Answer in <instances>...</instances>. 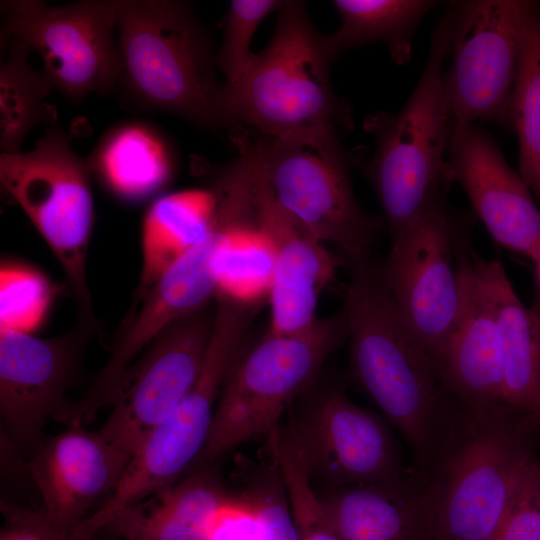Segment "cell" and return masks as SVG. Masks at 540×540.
<instances>
[{
  "instance_id": "obj_1",
  "label": "cell",
  "mask_w": 540,
  "mask_h": 540,
  "mask_svg": "<svg viewBox=\"0 0 540 540\" xmlns=\"http://www.w3.org/2000/svg\"><path fill=\"white\" fill-rule=\"evenodd\" d=\"M350 269L343 308L351 375L402 435L416 472L425 476L459 408L399 312L379 263L372 258Z\"/></svg>"
},
{
  "instance_id": "obj_2",
  "label": "cell",
  "mask_w": 540,
  "mask_h": 540,
  "mask_svg": "<svg viewBox=\"0 0 540 540\" xmlns=\"http://www.w3.org/2000/svg\"><path fill=\"white\" fill-rule=\"evenodd\" d=\"M268 45L243 74L224 85L229 132L311 138L353 126L349 106L335 93V56L300 1H283Z\"/></svg>"
},
{
  "instance_id": "obj_3",
  "label": "cell",
  "mask_w": 540,
  "mask_h": 540,
  "mask_svg": "<svg viewBox=\"0 0 540 540\" xmlns=\"http://www.w3.org/2000/svg\"><path fill=\"white\" fill-rule=\"evenodd\" d=\"M119 80L140 108L229 132L224 84L215 75L211 36L192 6L175 0H116Z\"/></svg>"
},
{
  "instance_id": "obj_4",
  "label": "cell",
  "mask_w": 540,
  "mask_h": 540,
  "mask_svg": "<svg viewBox=\"0 0 540 540\" xmlns=\"http://www.w3.org/2000/svg\"><path fill=\"white\" fill-rule=\"evenodd\" d=\"M231 139L241 169L319 241L335 246L350 267L372 258L386 226L354 194L351 172L363 164L360 149H345L339 133L277 139L238 130Z\"/></svg>"
},
{
  "instance_id": "obj_5",
  "label": "cell",
  "mask_w": 540,
  "mask_h": 540,
  "mask_svg": "<svg viewBox=\"0 0 540 540\" xmlns=\"http://www.w3.org/2000/svg\"><path fill=\"white\" fill-rule=\"evenodd\" d=\"M451 27L449 5L432 33L424 70L406 103L397 113H376L364 123L375 138V149L362 171L375 189L391 238L447 197L454 182L442 81Z\"/></svg>"
},
{
  "instance_id": "obj_6",
  "label": "cell",
  "mask_w": 540,
  "mask_h": 540,
  "mask_svg": "<svg viewBox=\"0 0 540 540\" xmlns=\"http://www.w3.org/2000/svg\"><path fill=\"white\" fill-rule=\"evenodd\" d=\"M506 406H460L424 477L429 533L436 540H493L521 476L534 457Z\"/></svg>"
},
{
  "instance_id": "obj_7",
  "label": "cell",
  "mask_w": 540,
  "mask_h": 540,
  "mask_svg": "<svg viewBox=\"0 0 540 540\" xmlns=\"http://www.w3.org/2000/svg\"><path fill=\"white\" fill-rule=\"evenodd\" d=\"M348 336L342 308L293 333L268 330L251 349H243L223 383L207 442L189 470L212 465L243 443L267 439Z\"/></svg>"
},
{
  "instance_id": "obj_8",
  "label": "cell",
  "mask_w": 540,
  "mask_h": 540,
  "mask_svg": "<svg viewBox=\"0 0 540 540\" xmlns=\"http://www.w3.org/2000/svg\"><path fill=\"white\" fill-rule=\"evenodd\" d=\"M214 324L202 369L173 412L145 438L114 493L83 523L96 535L119 513L179 481L197 460L211 430L223 383L261 301L215 295Z\"/></svg>"
},
{
  "instance_id": "obj_9",
  "label": "cell",
  "mask_w": 540,
  "mask_h": 540,
  "mask_svg": "<svg viewBox=\"0 0 540 540\" xmlns=\"http://www.w3.org/2000/svg\"><path fill=\"white\" fill-rule=\"evenodd\" d=\"M91 171L67 133L51 122L29 151L0 154L3 190L30 219L63 268L78 319L97 325L86 264L94 224Z\"/></svg>"
},
{
  "instance_id": "obj_10",
  "label": "cell",
  "mask_w": 540,
  "mask_h": 540,
  "mask_svg": "<svg viewBox=\"0 0 540 540\" xmlns=\"http://www.w3.org/2000/svg\"><path fill=\"white\" fill-rule=\"evenodd\" d=\"M116 0H85L50 6L40 0L1 2V42L35 50L42 72L68 101L107 94L119 84L122 58L117 39Z\"/></svg>"
},
{
  "instance_id": "obj_11",
  "label": "cell",
  "mask_w": 540,
  "mask_h": 540,
  "mask_svg": "<svg viewBox=\"0 0 540 540\" xmlns=\"http://www.w3.org/2000/svg\"><path fill=\"white\" fill-rule=\"evenodd\" d=\"M301 396L280 430L313 487L391 482L415 471L404 468L389 426L341 388L307 390Z\"/></svg>"
},
{
  "instance_id": "obj_12",
  "label": "cell",
  "mask_w": 540,
  "mask_h": 540,
  "mask_svg": "<svg viewBox=\"0 0 540 540\" xmlns=\"http://www.w3.org/2000/svg\"><path fill=\"white\" fill-rule=\"evenodd\" d=\"M443 91L451 135L477 121L509 124L526 0L450 2Z\"/></svg>"
},
{
  "instance_id": "obj_13",
  "label": "cell",
  "mask_w": 540,
  "mask_h": 540,
  "mask_svg": "<svg viewBox=\"0 0 540 540\" xmlns=\"http://www.w3.org/2000/svg\"><path fill=\"white\" fill-rule=\"evenodd\" d=\"M459 218L447 197L440 198L391 238L379 263L388 291L437 374L461 308L455 258Z\"/></svg>"
},
{
  "instance_id": "obj_14",
  "label": "cell",
  "mask_w": 540,
  "mask_h": 540,
  "mask_svg": "<svg viewBox=\"0 0 540 540\" xmlns=\"http://www.w3.org/2000/svg\"><path fill=\"white\" fill-rule=\"evenodd\" d=\"M98 328L78 319L70 331L39 338L0 326V414L6 440L18 451L41 447L43 430L67 406Z\"/></svg>"
},
{
  "instance_id": "obj_15",
  "label": "cell",
  "mask_w": 540,
  "mask_h": 540,
  "mask_svg": "<svg viewBox=\"0 0 540 540\" xmlns=\"http://www.w3.org/2000/svg\"><path fill=\"white\" fill-rule=\"evenodd\" d=\"M215 306L184 316L162 331L128 369L99 433L132 456L177 407L203 366Z\"/></svg>"
},
{
  "instance_id": "obj_16",
  "label": "cell",
  "mask_w": 540,
  "mask_h": 540,
  "mask_svg": "<svg viewBox=\"0 0 540 540\" xmlns=\"http://www.w3.org/2000/svg\"><path fill=\"white\" fill-rule=\"evenodd\" d=\"M215 192L218 207L212 227L141 300L140 309L118 335L108 361L91 383L98 398L108 400L116 394L130 366L162 331L215 298L216 261L230 230L242 216L233 195L222 189Z\"/></svg>"
},
{
  "instance_id": "obj_17",
  "label": "cell",
  "mask_w": 540,
  "mask_h": 540,
  "mask_svg": "<svg viewBox=\"0 0 540 540\" xmlns=\"http://www.w3.org/2000/svg\"><path fill=\"white\" fill-rule=\"evenodd\" d=\"M234 167L244 186L252 221L274 254L268 330L278 334L299 331L317 318L319 296L335 277L336 259L237 163Z\"/></svg>"
},
{
  "instance_id": "obj_18",
  "label": "cell",
  "mask_w": 540,
  "mask_h": 540,
  "mask_svg": "<svg viewBox=\"0 0 540 540\" xmlns=\"http://www.w3.org/2000/svg\"><path fill=\"white\" fill-rule=\"evenodd\" d=\"M130 460L99 432L69 425L45 440L26 467L47 519L72 534L90 510H97L114 493Z\"/></svg>"
},
{
  "instance_id": "obj_19",
  "label": "cell",
  "mask_w": 540,
  "mask_h": 540,
  "mask_svg": "<svg viewBox=\"0 0 540 540\" xmlns=\"http://www.w3.org/2000/svg\"><path fill=\"white\" fill-rule=\"evenodd\" d=\"M450 167L493 240L535 262L540 255V207L494 139L476 125L457 131Z\"/></svg>"
},
{
  "instance_id": "obj_20",
  "label": "cell",
  "mask_w": 540,
  "mask_h": 540,
  "mask_svg": "<svg viewBox=\"0 0 540 540\" xmlns=\"http://www.w3.org/2000/svg\"><path fill=\"white\" fill-rule=\"evenodd\" d=\"M470 220L455 236L461 308L438 368L439 378L459 406L486 411L506 406L499 330L470 261ZM507 407V406H506Z\"/></svg>"
},
{
  "instance_id": "obj_21",
  "label": "cell",
  "mask_w": 540,
  "mask_h": 540,
  "mask_svg": "<svg viewBox=\"0 0 540 540\" xmlns=\"http://www.w3.org/2000/svg\"><path fill=\"white\" fill-rule=\"evenodd\" d=\"M470 261L500 334L505 405L533 421L540 411V320L521 302L498 260L471 250Z\"/></svg>"
},
{
  "instance_id": "obj_22",
  "label": "cell",
  "mask_w": 540,
  "mask_h": 540,
  "mask_svg": "<svg viewBox=\"0 0 540 540\" xmlns=\"http://www.w3.org/2000/svg\"><path fill=\"white\" fill-rule=\"evenodd\" d=\"M316 492L341 540H412L420 527L429 528L426 483L416 471L397 481Z\"/></svg>"
},
{
  "instance_id": "obj_23",
  "label": "cell",
  "mask_w": 540,
  "mask_h": 540,
  "mask_svg": "<svg viewBox=\"0 0 540 540\" xmlns=\"http://www.w3.org/2000/svg\"><path fill=\"white\" fill-rule=\"evenodd\" d=\"M175 150L152 123L125 121L106 131L86 158L91 174L117 199L135 203L160 193L172 180Z\"/></svg>"
},
{
  "instance_id": "obj_24",
  "label": "cell",
  "mask_w": 540,
  "mask_h": 540,
  "mask_svg": "<svg viewBox=\"0 0 540 540\" xmlns=\"http://www.w3.org/2000/svg\"><path fill=\"white\" fill-rule=\"evenodd\" d=\"M230 496L209 465L125 509L104 529L123 540H204Z\"/></svg>"
},
{
  "instance_id": "obj_25",
  "label": "cell",
  "mask_w": 540,
  "mask_h": 540,
  "mask_svg": "<svg viewBox=\"0 0 540 540\" xmlns=\"http://www.w3.org/2000/svg\"><path fill=\"white\" fill-rule=\"evenodd\" d=\"M218 198L211 189H186L162 195L148 208L141 229L140 301L157 280L212 227Z\"/></svg>"
},
{
  "instance_id": "obj_26",
  "label": "cell",
  "mask_w": 540,
  "mask_h": 540,
  "mask_svg": "<svg viewBox=\"0 0 540 540\" xmlns=\"http://www.w3.org/2000/svg\"><path fill=\"white\" fill-rule=\"evenodd\" d=\"M341 24L328 35L338 58L348 49L385 44L398 65L411 60L416 30L436 5L430 0H334Z\"/></svg>"
},
{
  "instance_id": "obj_27",
  "label": "cell",
  "mask_w": 540,
  "mask_h": 540,
  "mask_svg": "<svg viewBox=\"0 0 540 540\" xmlns=\"http://www.w3.org/2000/svg\"><path fill=\"white\" fill-rule=\"evenodd\" d=\"M509 124L523 181L540 207V2L526 0Z\"/></svg>"
},
{
  "instance_id": "obj_28",
  "label": "cell",
  "mask_w": 540,
  "mask_h": 540,
  "mask_svg": "<svg viewBox=\"0 0 540 540\" xmlns=\"http://www.w3.org/2000/svg\"><path fill=\"white\" fill-rule=\"evenodd\" d=\"M1 44L6 53L0 64V150L14 154L22 151L35 126L50 119L46 100L54 89L30 64L27 46L16 41Z\"/></svg>"
},
{
  "instance_id": "obj_29",
  "label": "cell",
  "mask_w": 540,
  "mask_h": 540,
  "mask_svg": "<svg viewBox=\"0 0 540 540\" xmlns=\"http://www.w3.org/2000/svg\"><path fill=\"white\" fill-rule=\"evenodd\" d=\"M273 270L272 247L246 207L218 255L216 294L245 302L262 301L269 294Z\"/></svg>"
},
{
  "instance_id": "obj_30",
  "label": "cell",
  "mask_w": 540,
  "mask_h": 540,
  "mask_svg": "<svg viewBox=\"0 0 540 540\" xmlns=\"http://www.w3.org/2000/svg\"><path fill=\"white\" fill-rule=\"evenodd\" d=\"M270 456L277 464L289 497L300 540H341L317 495L289 449L280 428L267 439Z\"/></svg>"
},
{
  "instance_id": "obj_31",
  "label": "cell",
  "mask_w": 540,
  "mask_h": 540,
  "mask_svg": "<svg viewBox=\"0 0 540 540\" xmlns=\"http://www.w3.org/2000/svg\"><path fill=\"white\" fill-rule=\"evenodd\" d=\"M283 1L233 0L225 18L224 36L216 55V64L224 76V85H231L243 74L255 53L250 49L258 26Z\"/></svg>"
},
{
  "instance_id": "obj_32",
  "label": "cell",
  "mask_w": 540,
  "mask_h": 540,
  "mask_svg": "<svg viewBox=\"0 0 540 540\" xmlns=\"http://www.w3.org/2000/svg\"><path fill=\"white\" fill-rule=\"evenodd\" d=\"M243 494L257 516V540H300L287 489L274 461L253 476Z\"/></svg>"
},
{
  "instance_id": "obj_33",
  "label": "cell",
  "mask_w": 540,
  "mask_h": 540,
  "mask_svg": "<svg viewBox=\"0 0 540 540\" xmlns=\"http://www.w3.org/2000/svg\"><path fill=\"white\" fill-rule=\"evenodd\" d=\"M50 292L45 278L24 267H2L0 324L27 331L42 318Z\"/></svg>"
},
{
  "instance_id": "obj_34",
  "label": "cell",
  "mask_w": 540,
  "mask_h": 540,
  "mask_svg": "<svg viewBox=\"0 0 540 540\" xmlns=\"http://www.w3.org/2000/svg\"><path fill=\"white\" fill-rule=\"evenodd\" d=\"M493 540H540V462L526 466Z\"/></svg>"
},
{
  "instance_id": "obj_35",
  "label": "cell",
  "mask_w": 540,
  "mask_h": 540,
  "mask_svg": "<svg viewBox=\"0 0 540 540\" xmlns=\"http://www.w3.org/2000/svg\"><path fill=\"white\" fill-rule=\"evenodd\" d=\"M258 522L253 505L242 493L230 498L211 520L204 540H257Z\"/></svg>"
},
{
  "instance_id": "obj_36",
  "label": "cell",
  "mask_w": 540,
  "mask_h": 540,
  "mask_svg": "<svg viewBox=\"0 0 540 540\" xmlns=\"http://www.w3.org/2000/svg\"><path fill=\"white\" fill-rule=\"evenodd\" d=\"M3 514L0 540H72V534L54 526L42 510L4 505Z\"/></svg>"
},
{
  "instance_id": "obj_37",
  "label": "cell",
  "mask_w": 540,
  "mask_h": 540,
  "mask_svg": "<svg viewBox=\"0 0 540 540\" xmlns=\"http://www.w3.org/2000/svg\"><path fill=\"white\" fill-rule=\"evenodd\" d=\"M535 263V293L530 309L540 320V255Z\"/></svg>"
},
{
  "instance_id": "obj_38",
  "label": "cell",
  "mask_w": 540,
  "mask_h": 540,
  "mask_svg": "<svg viewBox=\"0 0 540 540\" xmlns=\"http://www.w3.org/2000/svg\"><path fill=\"white\" fill-rule=\"evenodd\" d=\"M533 423H540V411L538 415L535 417V419L532 421Z\"/></svg>"
}]
</instances>
